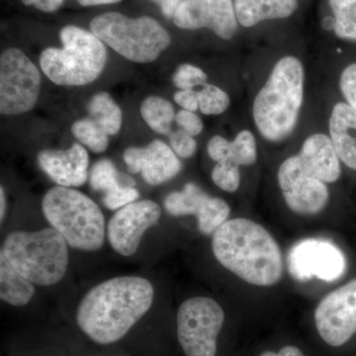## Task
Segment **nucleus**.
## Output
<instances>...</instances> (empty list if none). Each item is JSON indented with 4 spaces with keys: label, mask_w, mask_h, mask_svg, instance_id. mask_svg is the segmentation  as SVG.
<instances>
[{
    "label": "nucleus",
    "mask_w": 356,
    "mask_h": 356,
    "mask_svg": "<svg viewBox=\"0 0 356 356\" xmlns=\"http://www.w3.org/2000/svg\"><path fill=\"white\" fill-rule=\"evenodd\" d=\"M42 211L70 247L86 252L102 248L106 229L104 216L99 206L86 194L60 185L53 187L44 196Z\"/></svg>",
    "instance_id": "obj_4"
},
{
    "label": "nucleus",
    "mask_w": 356,
    "mask_h": 356,
    "mask_svg": "<svg viewBox=\"0 0 356 356\" xmlns=\"http://www.w3.org/2000/svg\"><path fill=\"white\" fill-rule=\"evenodd\" d=\"M277 178L285 202L297 214H318L329 202L327 184L307 172L298 154L281 163Z\"/></svg>",
    "instance_id": "obj_12"
},
{
    "label": "nucleus",
    "mask_w": 356,
    "mask_h": 356,
    "mask_svg": "<svg viewBox=\"0 0 356 356\" xmlns=\"http://www.w3.org/2000/svg\"><path fill=\"white\" fill-rule=\"evenodd\" d=\"M91 32L124 58L140 64L154 62L172 39L153 18H129L118 13L98 15L90 23Z\"/></svg>",
    "instance_id": "obj_7"
},
{
    "label": "nucleus",
    "mask_w": 356,
    "mask_h": 356,
    "mask_svg": "<svg viewBox=\"0 0 356 356\" xmlns=\"http://www.w3.org/2000/svg\"><path fill=\"white\" fill-rule=\"evenodd\" d=\"M207 152L210 158L213 161H217V163L229 161V158H231V142L221 137V136H214L208 142Z\"/></svg>",
    "instance_id": "obj_34"
},
{
    "label": "nucleus",
    "mask_w": 356,
    "mask_h": 356,
    "mask_svg": "<svg viewBox=\"0 0 356 356\" xmlns=\"http://www.w3.org/2000/svg\"><path fill=\"white\" fill-rule=\"evenodd\" d=\"M288 267L293 278L302 282L313 278L332 282L343 275L346 261L341 250L329 241L306 238L290 250Z\"/></svg>",
    "instance_id": "obj_10"
},
{
    "label": "nucleus",
    "mask_w": 356,
    "mask_h": 356,
    "mask_svg": "<svg viewBox=\"0 0 356 356\" xmlns=\"http://www.w3.org/2000/svg\"><path fill=\"white\" fill-rule=\"evenodd\" d=\"M225 321L222 307L208 297L186 300L177 312V337L186 356H215Z\"/></svg>",
    "instance_id": "obj_8"
},
{
    "label": "nucleus",
    "mask_w": 356,
    "mask_h": 356,
    "mask_svg": "<svg viewBox=\"0 0 356 356\" xmlns=\"http://www.w3.org/2000/svg\"><path fill=\"white\" fill-rule=\"evenodd\" d=\"M72 131L79 142L95 153H103L108 147V135L91 118L76 121L72 125Z\"/></svg>",
    "instance_id": "obj_26"
},
{
    "label": "nucleus",
    "mask_w": 356,
    "mask_h": 356,
    "mask_svg": "<svg viewBox=\"0 0 356 356\" xmlns=\"http://www.w3.org/2000/svg\"><path fill=\"white\" fill-rule=\"evenodd\" d=\"M131 173H142L147 184L159 185L177 177L181 163L177 154L161 140H154L146 147H129L123 156Z\"/></svg>",
    "instance_id": "obj_16"
},
{
    "label": "nucleus",
    "mask_w": 356,
    "mask_h": 356,
    "mask_svg": "<svg viewBox=\"0 0 356 356\" xmlns=\"http://www.w3.org/2000/svg\"><path fill=\"white\" fill-rule=\"evenodd\" d=\"M25 6L36 7L44 13H54L62 6L65 0H21Z\"/></svg>",
    "instance_id": "obj_37"
},
{
    "label": "nucleus",
    "mask_w": 356,
    "mask_h": 356,
    "mask_svg": "<svg viewBox=\"0 0 356 356\" xmlns=\"http://www.w3.org/2000/svg\"><path fill=\"white\" fill-rule=\"evenodd\" d=\"M172 18L181 29L207 28L224 40L233 38L238 30L232 0H182Z\"/></svg>",
    "instance_id": "obj_15"
},
{
    "label": "nucleus",
    "mask_w": 356,
    "mask_h": 356,
    "mask_svg": "<svg viewBox=\"0 0 356 356\" xmlns=\"http://www.w3.org/2000/svg\"><path fill=\"white\" fill-rule=\"evenodd\" d=\"M304 83L299 58L286 56L274 65L252 105L255 127L264 139L277 143L291 135L303 104Z\"/></svg>",
    "instance_id": "obj_3"
},
{
    "label": "nucleus",
    "mask_w": 356,
    "mask_h": 356,
    "mask_svg": "<svg viewBox=\"0 0 356 356\" xmlns=\"http://www.w3.org/2000/svg\"><path fill=\"white\" fill-rule=\"evenodd\" d=\"M257 159V140L250 131L243 130L231 142L229 161L236 165H254Z\"/></svg>",
    "instance_id": "obj_27"
},
{
    "label": "nucleus",
    "mask_w": 356,
    "mask_h": 356,
    "mask_svg": "<svg viewBox=\"0 0 356 356\" xmlns=\"http://www.w3.org/2000/svg\"><path fill=\"white\" fill-rule=\"evenodd\" d=\"M212 250L225 268L250 284L271 286L282 276L280 245L252 220L236 218L225 222L213 235Z\"/></svg>",
    "instance_id": "obj_2"
},
{
    "label": "nucleus",
    "mask_w": 356,
    "mask_h": 356,
    "mask_svg": "<svg viewBox=\"0 0 356 356\" xmlns=\"http://www.w3.org/2000/svg\"><path fill=\"white\" fill-rule=\"evenodd\" d=\"M207 74L203 70L191 64L180 65L172 76L173 84L182 90L204 86L207 84Z\"/></svg>",
    "instance_id": "obj_30"
},
{
    "label": "nucleus",
    "mask_w": 356,
    "mask_h": 356,
    "mask_svg": "<svg viewBox=\"0 0 356 356\" xmlns=\"http://www.w3.org/2000/svg\"><path fill=\"white\" fill-rule=\"evenodd\" d=\"M259 356H305L301 350H299L296 346H287L284 348H281L277 353H273V351H266V353H261Z\"/></svg>",
    "instance_id": "obj_39"
},
{
    "label": "nucleus",
    "mask_w": 356,
    "mask_h": 356,
    "mask_svg": "<svg viewBox=\"0 0 356 356\" xmlns=\"http://www.w3.org/2000/svg\"><path fill=\"white\" fill-rule=\"evenodd\" d=\"M175 122L180 128L189 135L198 136L203 131V122L194 112L188 110H180L175 115Z\"/></svg>",
    "instance_id": "obj_35"
},
{
    "label": "nucleus",
    "mask_w": 356,
    "mask_h": 356,
    "mask_svg": "<svg viewBox=\"0 0 356 356\" xmlns=\"http://www.w3.org/2000/svg\"><path fill=\"white\" fill-rule=\"evenodd\" d=\"M212 180L222 191L235 192L238 191L241 184V172L238 165L232 161L218 163L213 168Z\"/></svg>",
    "instance_id": "obj_29"
},
{
    "label": "nucleus",
    "mask_w": 356,
    "mask_h": 356,
    "mask_svg": "<svg viewBox=\"0 0 356 356\" xmlns=\"http://www.w3.org/2000/svg\"><path fill=\"white\" fill-rule=\"evenodd\" d=\"M165 208L172 216H195L199 231L207 236L214 235L228 221L231 212L226 201L208 195L192 182L185 185L181 191L168 194L165 199Z\"/></svg>",
    "instance_id": "obj_14"
},
{
    "label": "nucleus",
    "mask_w": 356,
    "mask_h": 356,
    "mask_svg": "<svg viewBox=\"0 0 356 356\" xmlns=\"http://www.w3.org/2000/svg\"><path fill=\"white\" fill-rule=\"evenodd\" d=\"M139 196V192L133 186H123L105 194L103 204L109 210L121 209L124 206L135 202Z\"/></svg>",
    "instance_id": "obj_32"
},
{
    "label": "nucleus",
    "mask_w": 356,
    "mask_h": 356,
    "mask_svg": "<svg viewBox=\"0 0 356 356\" xmlns=\"http://www.w3.org/2000/svg\"><path fill=\"white\" fill-rule=\"evenodd\" d=\"M34 284L21 275L6 255L0 254V298L11 306L22 307L34 296Z\"/></svg>",
    "instance_id": "obj_21"
},
{
    "label": "nucleus",
    "mask_w": 356,
    "mask_h": 356,
    "mask_svg": "<svg viewBox=\"0 0 356 356\" xmlns=\"http://www.w3.org/2000/svg\"><path fill=\"white\" fill-rule=\"evenodd\" d=\"M0 203H1V206H0V219L3 221L6 213V196L3 187L0 188Z\"/></svg>",
    "instance_id": "obj_41"
},
{
    "label": "nucleus",
    "mask_w": 356,
    "mask_h": 356,
    "mask_svg": "<svg viewBox=\"0 0 356 356\" xmlns=\"http://www.w3.org/2000/svg\"><path fill=\"white\" fill-rule=\"evenodd\" d=\"M154 3L161 7V11L165 17H173L177 7L181 3L182 0H152Z\"/></svg>",
    "instance_id": "obj_38"
},
{
    "label": "nucleus",
    "mask_w": 356,
    "mask_h": 356,
    "mask_svg": "<svg viewBox=\"0 0 356 356\" xmlns=\"http://www.w3.org/2000/svg\"><path fill=\"white\" fill-rule=\"evenodd\" d=\"M37 159L40 168L60 186H81L88 179V154L77 143L67 149H44Z\"/></svg>",
    "instance_id": "obj_17"
},
{
    "label": "nucleus",
    "mask_w": 356,
    "mask_h": 356,
    "mask_svg": "<svg viewBox=\"0 0 356 356\" xmlns=\"http://www.w3.org/2000/svg\"><path fill=\"white\" fill-rule=\"evenodd\" d=\"M154 296L153 285L143 277L122 276L104 281L81 300L77 325L96 343H116L149 310Z\"/></svg>",
    "instance_id": "obj_1"
},
{
    "label": "nucleus",
    "mask_w": 356,
    "mask_h": 356,
    "mask_svg": "<svg viewBox=\"0 0 356 356\" xmlns=\"http://www.w3.org/2000/svg\"><path fill=\"white\" fill-rule=\"evenodd\" d=\"M41 76L22 51L6 49L0 57V112L19 115L30 111L38 100Z\"/></svg>",
    "instance_id": "obj_9"
},
{
    "label": "nucleus",
    "mask_w": 356,
    "mask_h": 356,
    "mask_svg": "<svg viewBox=\"0 0 356 356\" xmlns=\"http://www.w3.org/2000/svg\"><path fill=\"white\" fill-rule=\"evenodd\" d=\"M318 334L329 346H343L356 332V280L330 293L315 311Z\"/></svg>",
    "instance_id": "obj_11"
},
{
    "label": "nucleus",
    "mask_w": 356,
    "mask_h": 356,
    "mask_svg": "<svg viewBox=\"0 0 356 356\" xmlns=\"http://www.w3.org/2000/svg\"><path fill=\"white\" fill-rule=\"evenodd\" d=\"M161 209L152 200L135 201L117 211L107 226L111 247L123 257L137 252L143 236L161 218Z\"/></svg>",
    "instance_id": "obj_13"
},
{
    "label": "nucleus",
    "mask_w": 356,
    "mask_h": 356,
    "mask_svg": "<svg viewBox=\"0 0 356 356\" xmlns=\"http://www.w3.org/2000/svg\"><path fill=\"white\" fill-rule=\"evenodd\" d=\"M307 172L325 184H334L341 178V161L330 136L314 134L307 138L298 154Z\"/></svg>",
    "instance_id": "obj_18"
},
{
    "label": "nucleus",
    "mask_w": 356,
    "mask_h": 356,
    "mask_svg": "<svg viewBox=\"0 0 356 356\" xmlns=\"http://www.w3.org/2000/svg\"><path fill=\"white\" fill-rule=\"evenodd\" d=\"M1 254L33 284L50 286L64 278L69 266V248L54 228L13 232L4 241Z\"/></svg>",
    "instance_id": "obj_5"
},
{
    "label": "nucleus",
    "mask_w": 356,
    "mask_h": 356,
    "mask_svg": "<svg viewBox=\"0 0 356 356\" xmlns=\"http://www.w3.org/2000/svg\"><path fill=\"white\" fill-rule=\"evenodd\" d=\"M298 6V0H235L236 19L245 28L262 21L290 17Z\"/></svg>",
    "instance_id": "obj_20"
},
{
    "label": "nucleus",
    "mask_w": 356,
    "mask_h": 356,
    "mask_svg": "<svg viewBox=\"0 0 356 356\" xmlns=\"http://www.w3.org/2000/svg\"><path fill=\"white\" fill-rule=\"evenodd\" d=\"M62 49L48 48L42 53V70L58 86H81L95 81L107 60L102 40L76 26H65L60 33Z\"/></svg>",
    "instance_id": "obj_6"
},
{
    "label": "nucleus",
    "mask_w": 356,
    "mask_h": 356,
    "mask_svg": "<svg viewBox=\"0 0 356 356\" xmlns=\"http://www.w3.org/2000/svg\"><path fill=\"white\" fill-rule=\"evenodd\" d=\"M175 100L184 110L195 112L199 108L198 92L194 89H180L175 93Z\"/></svg>",
    "instance_id": "obj_36"
},
{
    "label": "nucleus",
    "mask_w": 356,
    "mask_h": 356,
    "mask_svg": "<svg viewBox=\"0 0 356 356\" xmlns=\"http://www.w3.org/2000/svg\"><path fill=\"white\" fill-rule=\"evenodd\" d=\"M132 178L122 177L113 163L109 159H102L93 165L90 172V186L93 191H103L105 194L117 191L123 186H134Z\"/></svg>",
    "instance_id": "obj_25"
},
{
    "label": "nucleus",
    "mask_w": 356,
    "mask_h": 356,
    "mask_svg": "<svg viewBox=\"0 0 356 356\" xmlns=\"http://www.w3.org/2000/svg\"><path fill=\"white\" fill-rule=\"evenodd\" d=\"M140 114L154 132L168 135L175 119L172 103L159 96H149L140 105Z\"/></svg>",
    "instance_id": "obj_23"
},
{
    "label": "nucleus",
    "mask_w": 356,
    "mask_h": 356,
    "mask_svg": "<svg viewBox=\"0 0 356 356\" xmlns=\"http://www.w3.org/2000/svg\"><path fill=\"white\" fill-rule=\"evenodd\" d=\"M170 140V146L175 153L182 159L191 158L197 149V143L193 136L189 135L182 129L172 133Z\"/></svg>",
    "instance_id": "obj_33"
},
{
    "label": "nucleus",
    "mask_w": 356,
    "mask_h": 356,
    "mask_svg": "<svg viewBox=\"0 0 356 356\" xmlns=\"http://www.w3.org/2000/svg\"><path fill=\"white\" fill-rule=\"evenodd\" d=\"M329 132L341 163L356 172V111L344 100L332 107Z\"/></svg>",
    "instance_id": "obj_19"
},
{
    "label": "nucleus",
    "mask_w": 356,
    "mask_h": 356,
    "mask_svg": "<svg viewBox=\"0 0 356 356\" xmlns=\"http://www.w3.org/2000/svg\"><path fill=\"white\" fill-rule=\"evenodd\" d=\"M337 38L356 43V0H329Z\"/></svg>",
    "instance_id": "obj_24"
},
{
    "label": "nucleus",
    "mask_w": 356,
    "mask_h": 356,
    "mask_svg": "<svg viewBox=\"0 0 356 356\" xmlns=\"http://www.w3.org/2000/svg\"><path fill=\"white\" fill-rule=\"evenodd\" d=\"M339 88L344 102L356 111V60L346 65L341 70Z\"/></svg>",
    "instance_id": "obj_31"
},
{
    "label": "nucleus",
    "mask_w": 356,
    "mask_h": 356,
    "mask_svg": "<svg viewBox=\"0 0 356 356\" xmlns=\"http://www.w3.org/2000/svg\"><path fill=\"white\" fill-rule=\"evenodd\" d=\"M90 118L95 120L107 133L113 136L119 132L122 126L120 107L107 92L96 93L88 104Z\"/></svg>",
    "instance_id": "obj_22"
},
{
    "label": "nucleus",
    "mask_w": 356,
    "mask_h": 356,
    "mask_svg": "<svg viewBox=\"0 0 356 356\" xmlns=\"http://www.w3.org/2000/svg\"><path fill=\"white\" fill-rule=\"evenodd\" d=\"M83 6H104V4H113L120 2L121 0H77Z\"/></svg>",
    "instance_id": "obj_40"
},
{
    "label": "nucleus",
    "mask_w": 356,
    "mask_h": 356,
    "mask_svg": "<svg viewBox=\"0 0 356 356\" xmlns=\"http://www.w3.org/2000/svg\"><path fill=\"white\" fill-rule=\"evenodd\" d=\"M199 109L205 115L224 113L229 106L228 93L213 84H205L202 90L197 91Z\"/></svg>",
    "instance_id": "obj_28"
}]
</instances>
